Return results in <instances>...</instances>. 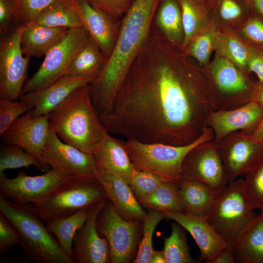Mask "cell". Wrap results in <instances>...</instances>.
Returning <instances> with one entry per match:
<instances>
[{
    "label": "cell",
    "instance_id": "3957f363",
    "mask_svg": "<svg viewBox=\"0 0 263 263\" xmlns=\"http://www.w3.org/2000/svg\"><path fill=\"white\" fill-rule=\"evenodd\" d=\"M48 120L63 142L88 154L108 133L92 103L89 84L73 91L48 115Z\"/></svg>",
    "mask_w": 263,
    "mask_h": 263
},
{
    "label": "cell",
    "instance_id": "1f68e13d",
    "mask_svg": "<svg viewBox=\"0 0 263 263\" xmlns=\"http://www.w3.org/2000/svg\"><path fill=\"white\" fill-rule=\"evenodd\" d=\"M34 166L43 172L50 168L43 164L37 157L15 145L2 144L0 148V176L8 169H16Z\"/></svg>",
    "mask_w": 263,
    "mask_h": 263
},
{
    "label": "cell",
    "instance_id": "c3c4849f",
    "mask_svg": "<svg viewBox=\"0 0 263 263\" xmlns=\"http://www.w3.org/2000/svg\"><path fill=\"white\" fill-rule=\"evenodd\" d=\"M251 101L256 102L263 109V82H259L258 86L253 89Z\"/></svg>",
    "mask_w": 263,
    "mask_h": 263
},
{
    "label": "cell",
    "instance_id": "4dcf8cb0",
    "mask_svg": "<svg viewBox=\"0 0 263 263\" xmlns=\"http://www.w3.org/2000/svg\"><path fill=\"white\" fill-rule=\"evenodd\" d=\"M139 202L145 207L163 212L184 213L178 184L171 182H164Z\"/></svg>",
    "mask_w": 263,
    "mask_h": 263
},
{
    "label": "cell",
    "instance_id": "484cf974",
    "mask_svg": "<svg viewBox=\"0 0 263 263\" xmlns=\"http://www.w3.org/2000/svg\"><path fill=\"white\" fill-rule=\"evenodd\" d=\"M178 188L184 213L205 217L219 194L197 181L181 179Z\"/></svg>",
    "mask_w": 263,
    "mask_h": 263
},
{
    "label": "cell",
    "instance_id": "7a4b0ae2",
    "mask_svg": "<svg viewBox=\"0 0 263 263\" xmlns=\"http://www.w3.org/2000/svg\"><path fill=\"white\" fill-rule=\"evenodd\" d=\"M161 0H133L120 24L114 47L99 75L89 84L99 115L108 114L114 100L151 30Z\"/></svg>",
    "mask_w": 263,
    "mask_h": 263
},
{
    "label": "cell",
    "instance_id": "ac0fdd59",
    "mask_svg": "<svg viewBox=\"0 0 263 263\" xmlns=\"http://www.w3.org/2000/svg\"><path fill=\"white\" fill-rule=\"evenodd\" d=\"M50 129L48 115L33 117L29 111L18 118L0 137L3 143L23 148L46 165L43 161L41 151Z\"/></svg>",
    "mask_w": 263,
    "mask_h": 263
},
{
    "label": "cell",
    "instance_id": "4316f807",
    "mask_svg": "<svg viewBox=\"0 0 263 263\" xmlns=\"http://www.w3.org/2000/svg\"><path fill=\"white\" fill-rule=\"evenodd\" d=\"M155 24L167 39L181 47L184 35L182 12L177 0H163L156 15Z\"/></svg>",
    "mask_w": 263,
    "mask_h": 263
},
{
    "label": "cell",
    "instance_id": "f1b7e54d",
    "mask_svg": "<svg viewBox=\"0 0 263 263\" xmlns=\"http://www.w3.org/2000/svg\"><path fill=\"white\" fill-rule=\"evenodd\" d=\"M89 210V207L84 208L72 215L46 224L49 231L56 237L61 250L72 261L74 239L77 230L86 222Z\"/></svg>",
    "mask_w": 263,
    "mask_h": 263
},
{
    "label": "cell",
    "instance_id": "8992f818",
    "mask_svg": "<svg viewBox=\"0 0 263 263\" xmlns=\"http://www.w3.org/2000/svg\"><path fill=\"white\" fill-rule=\"evenodd\" d=\"M242 181L239 179L229 183L218 195L206 217L229 246L258 215L246 203L242 190Z\"/></svg>",
    "mask_w": 263,
    "mask_h": 263
},
{
    "label": "cell",
    "instance_id": "74e56055",
    "mask_svg": "<svg viewBox=\"0 0 263 263\" xmlns=\"http://www.w3.org/2000/svg\"><path fill=\"white\" fill-rule=\"evenodd\" d=\"M13 0L15 10V22L24 24L35 21L40 14L56 0Z\"/></svg>",
    "mask_w": 263,
    "mask_h": 263
},
{
    "label": "cell",
    "instance_id": "7c38bea8",
    "mask_svg": "<svg viewBox=\"0 0 263 263\" xmlns=\"http://www.w3.org/2000/svg\"><path fill=\"white\" fill-rule=\"evenodd\" d=\"M24 24H19L0 42V98L17 100L22 94L30 57L24 56L20 38Z\"/></svg>",
    "mask_w": 263,
    "mask_h": 263
},
{
    "label": "cell",
    "instance_id": "6da1fadb",
    "mask_svg": "<svg viewBox=\"0 0 263 263\" xmlns=\"http://www.w3.org/2000/svg\"><path fill=\"white\" fill-rule=\"evenodd\" d=\"M155 27L131 66L108 114V132L172 146L198 139L213 111L209 90Z\"/></svg>",
    "mask_w": 263,
    "mask_h": 263
},
{
    "label": "cell",
    "instance_id": "ee69618b",
    "mask_svg": "<svg viewBox=\"0 0 263 263\" xmlns=\"http://www.w3.org/2000/svg\"><path fill=\"white\" fill-rule=\"evenodd\" d=\"M15 20V10L13 0H0V34L5 36Z\"/></svg>",
    "mask_w": 263,
    "mask_h": 263
},
{
    "label": "cell",
    "instance_id": "83f0119b",
    "mask_svg": "<svg viewBox=\"0 0 263 263\" xmlns=\"http://www.w3.org/2000/svg\"><path fill=\"white\" fill-rule=\"evenodd\" d=\"M35 21L50 27L69 29L83 27L74 0H56L40 14Z\"/></svg>",
    "mask_w": 263,
    "mask_h": 263
},
{
    "label": "cell",
    "instance_id": "ffe728a7",
    "mask_svg": "<svg viewBox=\"0 0 263 263\" xmlns=\"http://www.w3.org/2000/svg\"><path fill=\"white\" fill-rule=\"evenodd\" d=\"M164 213L166 218L177 223L192 236L200 250V261L215 263L222 252L229 246L210 225L206 217L186 213Z\"/></svg>",
    "mask_w": 263,
    "mask_h": 263
},
{
    "label": "cell",
    "instance_id": "ab89813d",
    "mask_svg": "<svg viewBox=\"0 0 263 263\" xmlns=\"http://www.w3.org/2000/svg\"><path fill=\"white\" fill-rule=\"evenodd\" d=\"M27 103L19 100L0 98V135L21 115L32 109Z\"/></svg>",
    "mask_w": 263,
    "mask_h": 263
},
{
    "label": "cell",
    "instance_id": "d590c367",
    "mask_svg": "<svg viewBox=\"0 0 263 263\" xmlns=\"http://www.w3.org/2000/svg\"><path fill=\"white\" fill-rule=\"evenodd\" d=\"M166 218L163 212L150 209L142 220L143 236L133 263H149L153 251L152 236L157 225Z\"/></svg>",
    "mask_w": 263,
    "mask_h": 263
},
{
    "label": "cell",
    "instance_id": "d6a6232c",
    "mask_svg": "<svg viewBox=\"0 0 263 263\" xmlns=\"http://www.w3.org/2000/svg\"><path fill=\"white\" fill-rule=\"evenodd\" d=\"M184 228L174 221L170 235L164 238L166 263H194L187 244Z\"/></svg>",
    "mask_w": 263,
    "mask_h": 263
},
{
    "label": "cell",
    "instance_id": "d4e9b609",
    "mask_svg": "<svg viewBox=\"0 0 263 263\" xmlns=\"http://www.w3.org/2000/svg\"><path fill=\"white\" fill-rule=\"evenodd\" d=\"M229 247L234 263H263V211Z\"/></svg>",
    "mask_w": 263,
    "mask_h": 263
},
{
    "label": "cell",
    "instance_id": "9a60e30c",
    "mask_svg": "<svg viewBox=\"0 0 263 263\" xmlns=\"http://www.w3.org/2000/svg\"><path fill=\"white\" fill-rule=\"evenodd\" d=\"M216 146L228 183L246 174L263 158V143L252 141L240 131L227 135Z\"/></svg>",
    "mask_w": 263,
    "mask_h": 263
},
{
    "label": "cell",
    "instance_id": "5b68a950",
    "mask_svg": "<svg viewBox=\"0 0 263 263\" xmlns=\"http://www.w3.org/2000/svg\"><path fill=\"white\" fill-rule=\"evenodd\" d=\"M213 138L212 130L207 126L198 139L185 145L144 143L132 139H128L126 143L136 170L153 173L165 181L178 185L181 180L182 163L187 154L198 144L213 140Z\"/></svg>",
    "mask_w": 263,
    "mask_h": 263
},
{
    "label": "cell",
    "instance_id": "2e32d148",
    "mask_svg": "<svg viewBox=\"0 0 263 263\" xmlns=\"http://www.w3.org/2000/svg\"><path fill=\"white\" fill-rule=\"evenodd\" d=\"M106 199L89 207L86 222L76 232L73 244L74 263H110L109 244L99 234L96 225L97 217Z\"/></svg>",
    "mask_w": 263,
    "mask_h": 263
},
{
    "label": "cell",
    "instance_id": "816d5d0a",
    "mask_svg": "<svg viewBox=\"0 0 263 263\" xmlns=\"http://www.w3.org/2000/svg\"><path fill=\"white\" fill-rule=\"evenodd\" d=\"M149 263H166V258L163 250L156 251L153 250Z\"/></svg>",
    "mask_w": 263,
    "mask_h": 263
},
{
    "label": "cell",
    "instance_id": "db71d44e",
    "mask_svg": "<svg viewBox=\"0 0 263 263\" xmlns=\"http://www.w3.org/2000/svg\"><path fill=\"white\" fill-rule=\"evenodd\" d=\"M194 0V1H195L196 2H197V3L203 6H206V0Z\"/></svg>",
    "mask_w": 263,
    "mask_h": 263
},
{
    "label": "cell",
    "instance_id": "f35d334b",
    "mask_svg": "<svg viewBox=\"0 0 263 263\" xmlns=\"http://www.w3.org/2000/svg\"><path fill=\"white\" fill-rule=\"evenodd\" d=\"M165 181L153 173L136 170L132 178L130 186L136 198L139 202L151 194Z\"/></svg>",
    "mask_w": 263,
    "mask_h": 263
},
{
    "label": "cell",
    "instance_id": "f546056e",
    "mask_svg": "<svg viewBox=\"0 0 263 263\" xmlns=\"http://www.w3.org/2000/svg\"><path fill=\"white\" fill-rule=\"evenodd\" d=\"M107 59L96 42L91 38L74 57L66 75L96 78L100 74Z\"/></svg>",
    "mask_w": 263,
    "mask_h": 263
},
{
    "label": "cell",
    "instance_id": "8fae6325",
    "mask_svg": "<svg viewBox=\"0 0 263 263\" xmlns=\"http://www.w3.org/2000/svg\"><path fill=\"white\" fill-rule=\"evenodd\" d=\"M107 199L97 217V231L108 242L110 263H129L132 259L138 244L139 220L123 219L113 203Z\"/></svg>",
    "mask_w": 263,
    "mask_h": 263
},
{
    "label": "cell",
    "instance_id": "836d02e7",
    "mask_svg": "<svg viewBox=\"0 0 263 263\" xmlns=\"http://www.w3.org/2000/svg\"><path fill=\"white\" fill-rule=\"evenodd\" d=\"M182 12L184 40L181 46L185 51L200 31L205 7L193 0H177Z\"/></svg>",
    "mask_w": 263,
    "mask_h": 263
},
{
    "label": "cell",
    "instance_id": "f5cc1de1",
    "mask_svg": "<svg viewBox=\"0 0 263 263\" xmlns=\"http://www.w3.org/2000/svg\"><path fill=\"white\" fill-rule=\"evenodd\" d=\"M263 16V0H247Z\"/></svg>",
    "mask_w": 263,
    "mask_h": 263
},
{
    "label": "cell",
    "instance_id": "7402d4cb",
    "mask_svg": "<svg viewBox=\"0 0 263 263\" xmlns=\"http://www.w3.org/2000/svg\"><path fill=\"white\" fill-rule=\"evenodd\" d=\"M92 154L98 170L118 175L130 184L136 171L130 158L126 142L106 134Z\"/></svg>",
    "mask_w": 263,
    "mask_h": 263
},
{
    "label": "cell",
    "instance_id": "d6986e66",
    "mask_svg": "<svg viewBox=\"0 0 263 263\" xmlns=\"http://www.w3.org/2000/svg\"><path fill=\"white\" fill-rule=\"evenodd\" d=\"M95 78L90 76L65 75L42 90L22 94L19 100L31 106L30 112L32 116L48 115L73 91L89 84Z\"/></svg>",
    "mask_w": 263,
    "mask_h": 263
},
{
    "label": "cell",
    "instance_id": "30bf717a",
    "mask_svg": "<svg viewBox=\"0 0 263 263\" xmlns=\"http://www.w3.org/2000/svg\"><path fill=\"white\" fill-rule=\"evenodd\" d=\"M76 176L51 169L43 175L29 176L23 170L12 178L0 176V194L18 205L38 204L66 186Z\"/></svg>",
    "mask_w": 263,
    "mask_h": 263
},
{
    "label": "cell",
    "instance_id": "681fc988",
    "mask_svg": "<svg viewBox=\"0 0 263 263\" xmlns=\"http://www.w3.org/2000/svg\"><path fill=\"white\" fill-rule=\"evenodd\" d=\"M248 137L254 142L263 143V116L256 130Z\"/></svg>",
    "mask_w": 263,
    "mask_h": 263
},
{
    "label": "cell",
    "instance_id": "b9f144b4",
    "mask_svg": "<svg viewBox=\"0 0 263 263\" xmlns=\"http://www.w3.org/2000/svg\"><path fill=\"white\" fill-rule=\"evenodd\" d=\"M94 8L115 20L125 15L133 0H87Z\"/></svg>",
    "mask_w": 263,
    "mask_h": 263
},
{
    "label": "cell",
    "instance_id": "5bb4252c",
    "mask_svg": "<svg viewBox=\"0 0 263 263\" xmlns=\"http://www.w3.org/2000/svg\"><path fill=\"white\" fill-rule=\"evenodd\" d=\"M41 156L51 169L66 175L97 179L98 170L93 155L64 143L51 128Z\"/></svg>",
    "mask_w": 263,
    "mask_h": 263
},
{
    "label": "cell",
    "instance_id": "60d3db41",
    "mask_svg": "<svg viewBox=\"0 0 263 263\" xmlns=\"http://www.w3.org/2000/svg\"><path fill=\"white\" fill-rule=\"evenodd\" d=\"M214 47V35L207 33L196 37L186 50L189 55L205 64L207 62Z\"/></svg>",
    "mask_w": 263,
    "mask_h": 263
},
{
    "label": "cell",
    "instance_id": "bcb514c9",
    "mask_svg": "<svg viewBox=\"0 0 263 263\" xmlns=\"http://www.w3.org/2000/svg\"><path fill=\"white\" fill-rule=\"evenodd\" d=\"M243 34L249 39L257 42H263V23L257 19L249 20L243 27Z\"/></svg>",
    "mask_w": 263,
    "mask_h": 263
},
{
    "label": "cell",
    "instance_id": "e0dca14e",
    "mask_svg": "<svg viewBox=\"0 0 263 263\" xmlns=\"http://www.w3.org/2000/svg\"><path fill=\"white\" fill-rule=\"evenodd\" d=\"M263 116V109L254 101L228 110L212 111L206 120V126L213 132V141L219 143L227 135L241 132L250 135L253 133Z\"/></svg>",
    "mask_w": 263,
    "mask_h": 263
},
{
    "label": "cell",
    "instance_id": "44dd1931",
    "mask_svg": "<svg viewBox=\"0 0 263 263\" xmlns=\"http://www.w3.org/2000/svg\"><path fill=\"white\" fill-rule=\"evenodd\" d=\"M82 26L108 59L115 45L120 24L104 12L93 7L87 0H74Z\"/></svg>",
    "mask_w": 263,
    "mask_h": 263
},
{
    "label": "cell",
    "instance_id": "8d00e7d4",
    "mask_svg": "<svg viewBox=\"0 0 263 263\" xmlns=\"http://www.w3.org/2000/svg\"><path fill=\"white\" fill-rule=\"evenodd\" d=\"M214 47L223 56L231 60L242 71L246 68L250 55L242 42L219 34L214 35Z\"/></svg>",
    "mask_w": 263,
    "mask_h": 263
},
{
    "label": "cell",
    "instance_id": "ba28073f",
    "mask_svg": "<svg viewBox=\"0 0 263 263\" xmlns=\"http://www.w3.org/2000/svg\"><path fill=\"white\" fill-rule=\"evenodd\" d=\"M213 111L234 109L251 101L253 88L240 69L227 58L216 57L209 67Z\"/></svg>",
    "mask_w": 263,
    "mask_h": 263
},
{
    "label": "cell",
    "instance_id": "52a82bcc",
    "mask_svg": "<svg viewBox=\"0 0 263 263\" xmlns=\"http://www.w3.org/2000/svg\"><path fill=\"white\" fill-rule=\"evenodd\" d=\"M107 198L104 188L98 180L75 176L66 186L51 197L33 205L41 219L47 224L72 215Z\"/></svg>",
    "mask_w": 263,
    "mask_h": 263
},
{
    "label": "cell",
    "instance_id": "f907efd6",
    "mask_svg": "<svg viewBox=\"0 0 263 263\" xmlns=\"http://www.w3.org/2000/svg\"><path fill=\"white\" fill-rule=\"evenodd\" d=\"M215 263H234L233 255L229 246L222 252Z\"/></svg>",
    "mask_w": 263,
    "mask_h": 263
},
{
    "label": "cell",
    "instance_id": "603a6c76",
    "mask_svg": "<svg viewBox=\"0 0 263 263\" xmlns=\"http://www.w3.org/2000/svg\"><path fill=\"white\" fill-rule=\"evenodd\" d=\"M96 179L119 213L129 220L142 221L147 213L125 180L116 174L101 170H98Z\"/></svg>",
    "mask_w": 263,
    "mask_h": 263
},
{
    "label": "cell",
    "instance_id": "cb8c5ba5",
    "mask_svg": "<svg viewBox=\"0 0 263 263\" xmlns=\"http://www.w3.org/2000/svg\"><path fill=\"white\" fill-rule=\"evenodd\" d=\"M69 30L66 28L45 26L35 21L24 24L20 38L23 55L35 57L45 56L65 38Z\"/></svg>",
    "mask_w": 263,
    "mask_h": 263
},
{
    "label": "cell",
    "instance_id": "e575fe53",
    "mask_svg": "<svg viewBox=\"0 0 263 263\" xmlns=\"http://www.w3.org/2000/svg\"><path fill=\"white\" fill-rule=\"evenodd\" d=\"M242 190L247 206L263 211V158L245 174Z\"/></svg>",
    "mask_w": 263,
    "mask_h": 263
},
{
    "label": "cell",
    "instance_id": "9c48e42d",
    "mask_svg": "<svg viewBox=\"0 0 263 263\" xmlns=\"http://www.w3.org/2000/svg\"><path fill=\"white\" fill-rule=\"evenodd\" d=\"M91 38L83 27L69 29L65 38L45 55L38 70L25 81L22 94L42 90L65 75L74 57Z\"/></svg>",
    "mask_w": 263,
    "mask_h": 263
},
{
    "label": "cell",
    "instance_id": "f6af8a7d",
    "mask_svg": "<svg viewBox=\"0 0 263 263\" xmlns=\"http://www.w3.org/2000/svg\"><path fill=\"white\" fill-rule=\"evenodd\" d=\"M219 12L225 20H230L239 17L242 14L241 6L235 0H220Z\"/></svg>",
    "mask_w": 263,
    "mask_h": 263
},
{
    "label": "cell",
    "instance_id": "7dc6e473",
    "mask_svg": "<svg viewBox=\"0 0 263 263\" xmlns=\"http://www.w3.org/2000/svg\"><path fill=\"white\" fill-rule=\"evenodd\" d=\"M247 66L250 71L254 72L257 75L259 82H263V55L256 53L250 56Z\"/></svg>",
    "mask_w": 263,
    "mask_h": 263
},
{
    "label": "cell",
    "instance_id": "7bdbcfd3",
    "mask_svg": "<svg viewBox=\"0 0 263 263\" xmlns=\"http://www.w3.org/2000/svg\"><path fill=\"white\" fill-rule=\"evenodd\" d=\"M18 235L8 220L0 213V254H4L9 249L19 244Z\"/></svg>",
    "mask_w": 263,
    "mask_h": 263
},
{
    "label": "cell",
    "instance_id": "4fadbf2b",
    "mask_svg": "<svg viewBox=\"0 0 263 263\" xmlns=\"http://www.w3.org/2000/svg\"><path fill=\"white\" fill-rule=\"evenodd\" d=\"M181 179L202 182L218 194L225 188L228 182L216 144L206 141L189 151L182 163Z\"/></svg>",
    "mask_w": 263,
    "mask_h": 263
},
{
    "label": "cell",
    "instance_id": "277c9868",
    "mask_svg": "<svg viewBox=\"0 0 263 263\" xmlns=\"http://www.w3.org/2000/svg\"><path fill=\"white\" fill-rule=\"evenodd\" d=\"M0 213L16 230L26 258L38 263H74L61 250L33 205H18L0 194Z\"/></svg>",
    "mask_w": 263,
    "mask_h": 263
}]
</instances>
